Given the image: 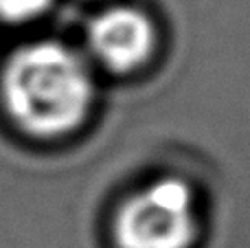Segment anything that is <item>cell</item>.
Returning <instances> with one entry per match:
<instances>
[{
  "label": "cell",
  "instance_id": "1",
  "mask_svg": "<svg viewBox=\"0 0 250 248\" xmlns=\"http://www.w3.org/2000/svg\"><path fill=\"white\" fill-rule=\"evenodd\" d=\"M0 86L9 117L38 139H60L75 132L95 101L88 64L60 42H33L18 48Z\"/></svg>",
  "mask_w": 250,
  "mask_h": 248
},
{
  "label": "cell",
  "instance_id": "2",
  "mask_svg": "<svg viewBox=\"0 0 250 248\" xmlns=\"http://www.w3.org/2000/svg\"><path fill=\"white\" fill-rule=\"evenodd\" d=\"M195 235V196L178 178H160L138 189L114 218L119 248H189Z\"/></svg>",
  "mask_w": 250,
  "mask_h": 248
},
{
  "label": "cell",
  "instance_id": "3",
  "mask_svg": "<svg viewBox=\"0 0 250 248\" xmlns=\"http://www.w3.org/2000/svg\"><path fill=\"white\" fill-rule=\"evenodd\" d=\"M156 29L143 11L112 7L101 11L88 29L90 55L112 73H132L151 57Z\"/></svg>",
  "mask_w": 250,
  "mask_h": 248
},
{
  "label": "cell",
  "instance_id": "4",
  "mask_svg": "<svg viewBox=\"0 0 250 248\" xmlns=\"http://www.w3.org/2000/svg\"><path fill=\"white\" fill-rule=\"evenodd\" d=\"M53 0H0V20L4 22H29L40 18Z\"/></svg>",
  "mask_w": 250,
  "mask_h": 248
}]
</instances>
